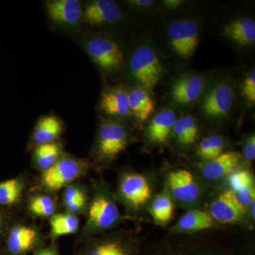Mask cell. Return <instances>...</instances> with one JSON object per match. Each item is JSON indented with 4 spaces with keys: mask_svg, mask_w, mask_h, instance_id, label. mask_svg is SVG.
<instances>
[{
    "mask_svg": "<svg viewBox=\"0 0 255 255\" xmlns=\"http://www.w3.org/2000/svg\"><path fill=\"white\" fill-rule=\"evenodd\" d=\"M242 93L248 103L254 105L255 103V72L252 70L246 77L242 85Z\"/></svg>",
    "mask_w": 255,
    "mask_h": 255,
    "instance_id": "33",
    "label": "cell"
},
{
    "mask_svg": "<svg viewBox=\"0 0 255 255\" xmlns=\"http://www.w3.org/2000/svg\"><path fill=\"white\" fill-rule=\"evenodd\" d=\"M1 225H2V218H1V215H0V228L1 227Z\"/></svg>",
    "mask_w": 255,
    "mask_h": 255,
    "instance_id": "39",
    "label": "cell"
},
{
    "mask_svg": "<svg viewBox=\"0 0 255 255\" xmlns=\"http://www.w3.org/2000/svg\"><path fill=\"white\" fill-rule=\"evenodd\" d=\"M36 255H59L58 251L53 247L44 248L37 252Z\"/></svg>",
    "mask_w": 255,
    "mask_h": 255,
    "instance_id": "37",
    "label": "cell"
},
{
    "mask_svg": "<svg viewBox=\"0 0 255 255\" xmlns=\"http://www.w3.org/2000/svg\"><path fill=\"white\" fill-rule=\"evenodd\" d=\"M85 164L72 157H60L49 168L43 171L41 182L48 190L59 191L84 173Z\"/></svg>",
    "mask_w": 255,
    "mask_h": 255,
    "instance_id": "8",
    "label": "cell"
},
{
    "mask_svg": "<svg viewBox=\"0 0 255 255\" xmlns=\"http://www.w3.org/2000/svg\"><path fill=\"white\" fill-rule=\"evenodd\" d=\"M128 134L125 127L114 121L101 124L96 142V155L102 162H111L127 148Z\"/></svg>",
    "mask_w": 255,
    "mask_h": 255,
    "instance_id": "5",
    "label": "cell"
},
{
    "mask_svg": "<svg viewBox=\"0 0 255 255\" xmlns=\"http://www.w3.org/2000/svg\"><path fill=\"white\" fill-rule=\"evenodd\" d=\"M128 2L137 9H147L153 4V1L150 0H132Z\"/></svg>",
    "mask_w": 255,
    "mask_h": 255,
    "instance_id": "35",
    "label": "cell"
},
{
    "mask_svg": "<svg viewBox=\"0 0 255 255\" xmlns=\"http://www.w3.org/2000/svg\"><path fill=\"white\" fill-rule=\"evenodd\" d=\"M250 212H251V219L255 221V201L253 202V204H251V206H250Z\"/></svg>",
    "mask_w": 255,
    "mask_h": 255,
    "instance_id": "38",
    "label": "cell"
},
{
    "mask_svg": "<svg viewBox=\"0 0 255 255\" xmlns=\"http://www.w3.org/2000/svg\"><path fill=\"white\" fill-rule=\"evenodd\" d=\"M23 184L18 179H11L0 182V205H13L21 198Z\"/></svg>",
    "mask_w": 255,
    "mask_h": 255,
    "instance_id": "29",
    "label": "cell"
},
{
    "mask_svg": "<svg viewBox=\"0 0 255 255\" xmlns=\"http://www.w3.org/2000/svg\"><path fill=\"white\" fill-rule=\"evenodd\" d=\"M243 154L245 158L250 162L254 161L255 159V135H252L247 140L243 148Z\"/></svg>",
    "mask_w": 255,
    "mask_h": 255,
    "instance_id": "34",
    "label": "cell"
},
{
    "mask_svg": "<svg viewBox=\"0 0 255 255\" xmlns=\"http://www.w3.org/2000/svg\"><path fill=\"white\" fill-rule=\"evenodd\" d=\"M234 102L233 87L226 82L215 85L205 95L201 108L206 117L221 119L226 117L232 110Z\"/></svg>",
    "mask_w": 255,
    "mask_h": 255,
    "instance_id": "10",
    "label": "cell"
},
{
    "mask_svg": "<svg viewBox=\"0 0 255 255\" xmlns=\"http://www.w3.org/2000/svg\"><path fill=\"white\" fill-rule=\"evenodd\" d=\"M47 14L53 23L64 27H75L82 16L78 0H51L46 3Z\"/></svg>",
    "mask_w": 255,
    "mask_h": 255,
    "instance_id": "14",
    "label": "cell"
},
{
    "mask_svg": "<svg viewBox=\"0 0 255 255\" xmlns=\"http://www.w3.org/2000/svg\"><path fill=\"white\" fill-rule=\"evenodd\" d=\"M100 108L112 117L126 118L130 114L128 92L119 87L105 90L101 96Z\"/></svg>",
    "mask_w": 255,
    "mask_h": 255,
    "instance_id": "17",
    "label": "cell"
},
{
    "mask_svg": "<svg viewBox=\"0 0 255 255\" xmlns=\"http://www.w3.org/2000/svg\"><path fill=\"white\" fill-rule=\"evenodd\" d=\"M119 192L124 202L132 209H139L150 200L152 190L147 179L142 174L126 173L121 178Z\"/></svg>",
    "mask_w": 255,
    "mask_h": 255,
    "instance_id": "9",
    "label": "cell"
},
{
    "mask_svg": "<svg viewBox=\"0 0 255 255\" xmlns=\"http://www.w3.org/2000/svg\"><path fill=\"white\" fill-rule=\"evenodd\" d=\"M216 221L209 212L203 210L194 209L187 211L175 225L173 233L192 234L211 229Z\"/></svg>",
    "mask_w": 255,
    "mask_h": 255,
    "instance_id": "20",
    "label": "cell"
},
{
    "mask_svg": "<svg viewBox=\"0 0 255 255\" xmlns=\"http://www.w3.org/2000/svg\"><path fill=\"white\" fill-rule=\"evenodd\" d=\"M240 160L241 155L237 152H223L219 157L206 162L201 167V172L206 179L218 180L235 172Z\"/></svg>",
    "mask_w": 255,
    "mask_h": 255,
    "instance_id": "16",
    "label": "cell"
},
{
    "mask_svg": "<svg viewBox=\"0 0 255 255\" xmlns=\"http://www.w3.org/2000/svg\"><path fill=\"white\" fill-rule=\"evenodd\" d=\"M38 232L34 228L18 226L10 231L7 239V249L12 255H24L38 245Z\"/></svg>",
    "mask_w": 255,
    "mask_h": 255,
    "instance_id": "18",
    "label": "cell"
},
{
    "mask_svg": "<svg viewBox=\"0 0 255 255\" xmlns=\"http://www.w3.org/2000/svg\"><path fill=\"white\" fill-rule=\"evenodd\" d=\"M223 33L242 46H251L255 41V21L253 18H236L225 26Z\"/></svg>",
    "mask_w": 255,
    "mask_h": 255,
    "instance_id": "22",
    "label": "cell"
},
{
    "mask_svg": "<svg viewBox=\"0 0 255 255\" xmlns=\"http://www.w3.org/2000/svg\"><path fill=\"white\" fill-rule=\"evenodd\" d=\"M231 189L246 209L255 201L254 178L248 170H236L228 175Z\"/></svg>",
    "mask_w": 255,
    "mask_h": 255,
    "instance_id": "19",
    "label": "cell"
},
{
    "mask_svg": "<svg viewBox=\"0 0 255 255\" xmlns=\"http://www.w3.org/2000/svg\"><path fill=\"white\" fill-rule=\"evenodd\" d=\"M63 202L70 214L81 212L86 206L85 191L77 186H67L64 192Z\"/></svg>",
    "mask_w": 255,
    "mask_h": 255,
    "instance_id": "30",
    "label": "cell"
},
{
    "mask_svg": "<svg viewBox=\"0 0 255 255\" xmlns=\"http://www.w3.org/2000/svg\"><path fill=\"white\" fill-rule=\"evenodd\" d=\"M152 255H247L237 247L209 235L176 233L164 238Z\"/></svg>",
    "mask_w": 255,
    "mask_h": 255,
    "instance_id": "1",
    "label": "cell"
},
{
    "mask_svg": "<svg viewBox=\"0 0 255 255\" xmlns=\"http://www.w3.org/2000/svg\"><path fill=\"white\" fill-rule=\"evenodd\" d=\"M87 54L102 70L108 73L118 72L123 67V50L117 41L107 36H95L85 45Z\"/></svg>",
    "mask_w": 255,
    "mask_h": 255,
    "instance_id": "6",
    "label": "cell"
},
{
    "mask_svg": "<svg viewBox=\"0 0 255 255\" xmlns=\"http://www.w3.org/2000/svg\"><path fill=\"white\" fill-rule=\"evenodd\" d=\"M129 68L132 78L149 92L158 84L164 73L158 55L147 45L138 46L132 52Z\"/></svg>",
    "mask_w": 255,
    "mask_h": 255,
    "instance_id": "4",
    "label": "cell"
},
{
    "mask_svg": "<svg viewBox=\"0 0 255 255\" xmlns=\"http://www.w3.org/2000/svg\"><path fill=\"white\" fill-rule=\"evenodd\" d=\"M122 17L121 8L112 0H94L82 10V20L91 26L113 24Z\"/></svg>",
    "mask_w": 255,
    "mask_h": 255,
    "instance_id": "13",
    "label": "cell"
},
{
    "mask_svg": "<svg viewBox=\"0 0 255 255\" xmlns=\"http://www.w3.org/2000/svg\"><path fill=\"white\" fill-rule=\"evenodd\" d=\"M128 100L130 114L140 122L147 120L155 111V102L150 92L141 87L128 92Z\"/></svg>",
    "mask_w": 255,
    "mask_h": 255,
    "instance_id": "23",
    "label": "cell"
},
{
    "mask_svg": "<svg viewBox=\"0 0 255 255\" xmlns=\"http://www.w3.org/2000/svg\"><path fill=\"white\" fill-rule=\"evenodd\" d=\"M172 131L180 145L189 146L196 141L199 133V127L194 117L189 115L183 116L176 120Z\"/></svg>",
    "mask_w": 255,
    "mask_h": 255,
    "instance_id": "25",
    "label": "cell"
},
{
    "mask_svg": "<svg viewBox=\"0 0 255 255\" xmlns=\"http://www.w3.org/2000/svg\"><path fill=\"white\" fill-rule=\"evenodd\" d=\"M184 1L181 0H167L164 1L163 4L167 9H176L182 6Z\"/></svg>",
    "mask_w": 255,
    "mask_h": 255,
    "instance_id": "36",
    "label": "cell"
},
{
    "mask_svg": "<svg viewBox=\"0 0 255 255\" xmlns=\"http://www.w3.org/2000/svg\"><path fill=\"white\" fill-rule=\"evenodd\" d=\"M246 211L237 196L230 189L221 193L218 199L211 204L209 213L216 222L231 224L241 221Z\"/></svg>",
    "mask_w": 255,
    "mask_h": 255,
    "instance_id": "12",
    "label": "cell"
},
{
    "mask_svg": "<svg viewBox=\"0 0 255 255\" xmlns=\"http://www.w3.org/2000/svg\"><path fill=\"white\" fill-rule=\"evenodd\" d=\"M61 147L58 142L37 145L34 152L35 160L37 165L43 171L49 168L60 158Z\"/></svg>",
    "mask_w": 255,
    "mask_h": 255,
    "instance_id": "28",
    "label": "cell"
},
{
    "mask_svg": "<svg viewBox=\"0 0 255 255\" xmlns=\"http://www.w3.org/2000/svg\"><path fill=\"white\" fill-rule=\"evenodd\" d=\"M120 218L118 206L110 193L102 188L97 189L89 206L82 238L87 239L102 234L113 228Z\"/></svg>",
    "mask_w": 255,
    "mask_h": 255,
    "instance_id": "2",
    "label": "cell"
},
{
    "mask_svg": "<svg viewBox=\"0 0 255 255\" xmlns=\"http://www.w3.org/2000/svg\"><path fill=\"white\" fill-rule=\"evenodd\" d=\"M174 204L172 199L165 193L156 196L150 207V214L156 223H168L174 215Z\"/></svg>",
    "mask_w": 255,
    "mask_h": 255,
    "instance_id": "27",
    "label": "cell"
},
{
    "mask_svg": "<svg viewBox=\"0 0 255 255\" xmlns=\"http://www.w3.org/2000/svg\"><path fill=\"white\" fill-rule=\"evenodd\" d=\"M29 209L32 214L38 217H51L55 213V202L48 196H36L31 199Z\"/></svg>",
    "mask_w": 255,
    "mask_h": 255,
    "instance_id": "32",
    "label": "cell"
},
{
    "mask_svg": "<svg viewBox=\"0 0 255 255\" xmlns=\"http://www.w3.org/2000/svg\"><path fill=\"white\" fill-rule=\"evenodd\" d=\"M167 185L174 199L183 204H193L200 197L199 184L187 169H178L169 172Z\"/></svg>",
    "mask_w": 255,
    "mask_h": 255,
    "instance_id": "11",
    "label": "cell"
},
{
    "mask_svg": "<svg viewBox=\"0 0 255 255\" xmlns=\"http://www.w3.org/2000/svg\"><path fill=\"white\" fill-rule=\"evenodd\" d=\"M50 226L52 237L59 238L76 233L78 231L80 222L75 215L56 214L50 217Z\"/></svg>",
    "mask_w": 255,
    "mask_h": 255,
    "instance_id": "26",
    "label": "cell"
},
{
    "mask_svg": "<svg viewBox=\"0 0 255 255\" xmlns=\"http://www.w3.org/2000/svg\"><path fill=\"white\" fill-rule=\"evenodd\" d=\"M177 120L175 112L170 109L160 111L151 120L147 135L154 143L162 144L168 140Z\"/></svg>",
    "mask_w": 255,
    "mask_h": 255,
    "instance_id": "21",
    "label": "cell"
},
{
    "mask_svg": "<svg viewBox=\"0 0 255 255\" xmlns=\"http://www.w3.org/2000/svg\"><path fill=\"white\" fill-rule=\"evenodd\" d=\"M63 130V123L56 116H45L37 122L32 139L37 145L55 142Z\"/></svg>",
    "mask_w": 255,
    "mask_h": 255,
    "instance_id": "24",
    "label": "cell"
},
{
    "mask_svg": "<svg viewBox=\"0 0 255 255\" xmlns=\"http://www.w3.org/2000/svg\"><path fill=\"white\" fill-rule=\"evenodd\" d=\"M77 255H137V242L128 231L98 235L87 238Z\"/></svg>",
    "mask_w": 255,
    "mask_h": 255,
    "instance_id": "3",
    "label": "cell"
},
{
    "mask_svg": "<svg viewBox=\"0 0 255 255\" xmlns=\"http://www.w3.org/2000/svg\"><path fill=\"white\" fill-rule=\"evenodd\" d=\"M169 43L179 57L188 60L194 55L199 43L197 23L188 18L174 21L167 28Z\"/></svg>",
    "mask_w": 255,
    "mask_h": 255,
    "instance_id": "7",
    "label": "cell"
},
{
    "mask_svg": "<svg viewBox=\"0 0 255 255\" xmlns=\"http://www.w3.org/2000/svg\"><path fill=\"white\" fill-rule=\"evenodd\" d=\"M204 87L205 82L200 75H184L174 82L171 95L177 105H191L200 97L204 92Z\"/></svg>",
    "mask_w": 255,
    "mask_h": 255,
    "instance_id": "15",
    "label": "cell"
},
{
    "mask_svg": "<svg viewBox=\"0 0 255 255\" xmlns=\"http://www.w3.org/2000/svg\"><path fill=\"white\" fill-rule=\"evenodd\" d=\"M224 140L220 135H213L205 137L198 147V154L201 158L209 161L223 153Z\"/></svg>",
    "mask_w": 255,
    "mask_h": 255,
    "instance_id": "31",
    "label": "cell"
}]
</instances>
